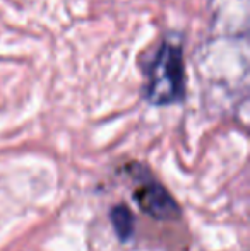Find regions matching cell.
I'll return each mask as SVG.
<instances>
[{"label": "cell", "mask_w": 250, "mask_h": 251, "mask_svg": "<svg viewBox=\"0 0 250 251\" xmlns=\"http://www.w3.org/2000/svg\"><path fill=\"white\" fill-rule=\"evenodd\" d=\"M144 96L154 106H168L185 98V63L180 41L167 38L146 67Z\"/></svg>", "instance_id": "6da1fadb"}, {"label": "cell", "mask_w": 250, "mask_h": 251, "mask_svg": "<svg viewBox=\"0 0 250 251\" xmlns=\"http://www.w3.org/2000/svg\"><path fill=\"white\" fill-rule=\"evenodd\" d=\"M132 197L144 214L158 221H175L182 214L180 207L170 195V192L149 176H146V181H142L134 190Z\"/></svg>", "instance_id": "7a4b0ae2"}, {"label": "cell", "mask_w": 250, "mask_h": 251, "mask_svg": "<svg viewBox=\"0 0 250 251\" xmlns=\"http://www.w3.org/2000/svg\"><path fill=\"white\" fill-rule=\"evenodd\" d=\"M110 221L113 224V229L117 236L122 241H129L134 234V226H136V219H134L132 212L124 203L115 205L110 210Z\"/></svg>", "instance_id": "3957f363"}]
</instances>
